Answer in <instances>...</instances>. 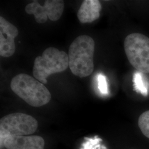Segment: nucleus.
<instances>
[{
	"label": "nucleus",
	"instance_id": "nucleus-1",
	"mask_svg": "<svg viewBox=\"0 0 149 149\" xmlns=\"http://www.w3.org/2000/svg\"><path fill=\"white\" fill-rule=\"evenodd\" d=\"M95 42L92 38L82 35L76 38L70 46L69 68L79 77L90 76L94 70L93 56Z\"/></svg>",
	"mask_w": 149,
	"mask_h": 149
},
{
	"label": "nucleus",
	"instance_id": "nucleus-2",
	"mask_svg": "<svg viewBox=\"0 0 149 149\" xmlns=\"http://www.w3.org/2000/svg\"><path fill=\"white\" fill-rule=\"evenodd\" d=\"M11 88L29 105L34 107L43 106L51 100V93L40 81L26 74H19L11 82Z\"/></svg>",
	"mask_w": 149,
	"mask_h": 149
},
{
	"label": "nucleus",
	"instance_id": "nucleus-3",
	"mask_svg": "<svg viewBox=\"0 0 149 149\" xmlns=\"http://www.w3.org/2000/svg\"><path fill=\"white\" fill-rule=\"evenodd\" d=\"M69 66V58L67 54L57 48L49 47L35 59L33 76L43 84H46L49 76L63 72Z\"/></svg>",
	"mask_w": 149,
	"mask_h": 149
},
{
	"label": "nucleus",
	"instance_id": "nucleus-4",
	"mask_svg": "<svg viewBox=\"0 0 149 149\" xmlns=\"http://www.w3.org/2000/svg\"><path fill=\"white\" fill-rule=\"evenodd\" d=\"M124 45L130 64L139 72L149 74V38L132 33L125 38Z\"/></svg>",
	"mask_w": 149,
	"mask_h": 149
},
{
	"label": "nucleus",
	"instance_id": "nucleus-5",
	"mask_svg": "<svg viewBox=\"0 0 149 149\" xmlns=\"http://www.w3.org/2000/svg\"><path fill=\"white\" fill-rule=\"evenodd\" d=\"M37 120L31 116L22 113L8 114L0 119L1 146L4 140L10 136L28 135L37 129Z\"/></svg>",
	"mask_w": 149,
	"mask_h": 149
},
{
	"label": "nucleus",
	"instance_id": "nucleus-6",
	"mask_svg": "<svg viewBox=\"0 0 149 149\" xmlns=\"http://www.w3.org/2000/svg\"><path fill=\"white\" fill-rule=\"evenodd\" d=\"M64 9V2L62 0H47L41 6L34 1L28 4L25 11L28 15H33L36 21L43 24L47 21L48 18L52 21H57L62 16Z\"/></svg>",
	"mask_w": 149,
	"mask_h": 149
},
{
	"label": "nucleus",
	"instance_id": "nucleus-7",
	"mask_svg": "<svg viewBox=\"0 0 149 149\" xmlns=\"http://www.w3.org/2000/svg\"><path fill=\"white\" fill-rule=\"evenodd\" d=\"M18 34L17 27L0 17V55L8 58L12 56L16 50L15 39Z\"/></svg>",
	"mask_w": 149,
	"mask_h": 149
},
{
	"label": "nucleus",
	"instance_id": "nucleus-8",
	"mask_svg": "<svg viewBox=\"0 0 149 149\" xmlns=\"http://www.w3.org/2000/svg\"><path fill=\"white\" fill-rule=\"evenodd\" d=\"M44 140L41 136L19 135L7 137L2 146L7 149H44Z\"/></svg>",
	"mask_w": 149,
	"mask_h": 149
},
{
	"label": "nucleus",
	"instance_id": "nucleus-9",
	"mask_svg": "<svg viewBox=\"0 0 149 149\" xmlns=\"http://www.w3.org/2000/svg\"><path fill=\"white\" fill-rule=\"evenodd\" d=\"M101 10L100 1L85 0L77 12V18L82 23H92L100 17Z\"/></svg>",
	"mask_w": 149,
	"mask_h": 149
},
{
	"label": "nucleus",
	"instance_id": "nucleus-10",
	"mask_svg": "<svg viewBox=\"0 0 149 149\" xmlns=\"http://www.w3.org/2000/svg\"><path fill=\"white\" fill-rule=\"evenodd\" d=\"M134 84L135 91L144 96L148 94V88L141 72L137 71L134 74Z\"/></svg>",
	"mask_w": 149,
	"mask_h": 149
},
{
	"label": "nucleus",
	"instance_id": "nucleus-11",
	"mask_svg": "<svg viewBox=\"0 0 149 149\" xmlns=\"http://www.w3.org/2000/svg\"><path fill=\"white\" fill-rule=\"evenodd\" d=\"M138 125L141 132L149 139V111L143 113L139 118Z\"/></svg>",
	"mask_w": 149,
	"mask_h": 149
},
{
	"label": "nucleus",
	"instance_id": "nucleus-12",
	"mask_svg": "<svg viewBox=\"0 0 149 149\" xmlns=\"http://www.w3.org/2000/svg\"><path fill=\"white\" fill-rule=\"evenodd\" d=\"M102 139L95 138H87V141L83 144L82 149H106V148L101 144Z\"/></svg>",
	"mask_w": 149,
	"mask_h": 149
},
{
	"label": "nucleus",
	"instance_id": "nucleus-13",
	"mask_svg": "<svg viewBox=\"0 0 149 149\" xmlns=\"http://www.w3.org/2000/svg\"><path fill=\"white\" fill-rule=\"evenodd\" d=\"M98 82L99 90H100L102 93L107 95L108 93V89L105 76L103 74H99L98 76Z\"/></svg>",
	"mask_w": 149,
	"mask_h": 149
}]
</instances>
